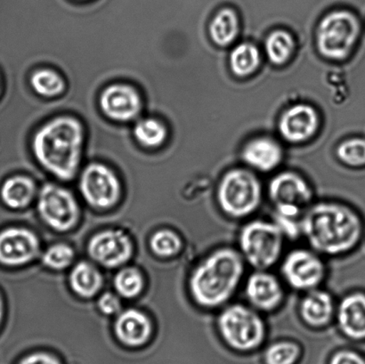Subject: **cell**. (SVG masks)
Here are the masks:
<instances>
[{
	"label": "cell",
	"mask_w": 365,
	"mask_h": 364,
	"mask_svg": "<svg viewBox=\"0 0 365 364\" xmlns=\"http://www.w3.org/2000/svg\"><path fill=\"white\" fill-rule=\"evenodd\" d=\"M362 234L359 215L336 202L311 204L302 217V236L320 255L337 256L356 247Z\"/></svg>",
	"instance_id": "6da1fadb"
},
{
	"label": "cell",
	"mask_w": 365,
	"mask_h": 364,
	"mask_svg": "<svg viewBox=\"0 0 365 364\" xmlns=\"http://www.w3.org/2000/svg\"><path fill=\"white\" fill-rule=\"evenodd\" d=\"M245 266V260L237 249L223 247L211 251L190 277L193 301L202 308H224L241 285Z\"/></svg>",
	"instance_id": "7a4b0ae2"
},
{
	"label": "cell",
	"mask_w": 365,
	"mask_h": 364,
	"mask_svg": "<svg viewBox=\"0 0 365 364\" xmlns=\"http://www.w3.org/2000/svg\"><path fill=\"white\" fill-rule=\"evenodd\" d=\"M84 128L71 116L56 118L39 128L32 148L38 162L60 180H73L80 166Z\"/></svg>",
	"instance_id": "3957f363"
},
{
	"label": "cell",
	"mask_w": 365,
	"mask_h": 364,
	"mask_svg": "<svg viewBox=\"0 0 365 364\" xmlns=\"http://www.w3.org/2000/svg\"><path fill=\"white\" fill-rule=\"evenodd\" d=\"M217 327L222 340L236 351L255 350L267 337L266 323L259 312L240 303L222 308Z\"/></svg>",
	"instance_id": "277c9868"
},
{
	"label": "cell",
	"mask_w": 365,
	"mask_h": 364,
	"mask_svg": "<svg viewBox=\"0 0 365 364\" xmlns=\"http://www.w3.org/2000/svg\"><path fill=\"white\" fill-rule=\"evenodd\" d=\"M285 236L274 221H250L240 231L239 251L255 270H269L279 262Z\"/></svg>",
	"instance_id": "5b68a950"
},
{
	"label": "cell",
	"mask_w": 365,
	"mask_h": 364,
	"mask_svg": "<svg viewBox=\"0 0 365 364\" xmlns=\"http://www.w3.org/2000/svg\"><path fill=\"white\" fill-rule=\"evenodd\" d=\"M217 202L225 215L246 219L256 213L263 202L259 178L250 171L235 169L224 175L217 189Z\"/></svg>",
	"instance_id": "8992f818"
},
{
	"label": "cell",
	"mask_w": 365,
	"mask_h": 364,
	"mask_svg": "<svg viewBox=\"0 0 365 364\" xmlns=\"http://www.w3.org/2000/svg\"><path fill=\"white\" fill-rule=\"evenodd\" d=\"M360 24L348 11H335L327 14L318 26L317 48L327 58L345 59L359 41Z\"/></svg>",
	"instance_id": "52a82bcc"
},
{
	"label": "cell",
	"mask_w": 365,
	"mask_h": 364,
	"mask_svg": "<svg viewBox=\"0 0 365 364\" xmlns=\"http://www.w3.org/2000/svg\"><path fill=\"white\" fill-rule=\"evenodd\" d=\"M268 197L274 209V216L302 219L304 212L312 204V188L299 174L282 172L270 181Z\"/></svg>",
	"instance_id": "ba28073f"
},
{
	"label": "cell",
	"mask_w": 365,
	"mask_h": 364,
	"mask_svg": "<svg viewBox=\"0 0 365 364\" xmlns=\"http://www.w3.org/2000/svg\"><path fill=\"white\" fill-rule=\"evenodd\" d=\"M281 271L289 287L304 292L319 288L327 274L323 259L312 249H292L282 260Z\"/></svg>",
	"instance_id": "9c48e42d"
},
{
	"label": "cell",
	"mask_w": 365,
	"mask_h": 364,
	"mask_svg": "<svg viewBox=\"0 0 365 364\" xmlns=\"http://www.w3.org/2000/svg\"><path fill=\"white\" fill-rule=\"evenodd\" d=\"M38 209L44 222L60 232L71 230L80 217L73 195L66 189L52 184H46L39 192Z\"/></svg>",
	"instance_id": "30bf717a"
},
{
	"label": "cell",
	"mask_w": 365,
	"mask_h": 364,
	"mask_svg": "<svg viewBox=\"0 0 365 364\" xmlns=\"http://www.w3.org/2000/svg\"><path fill=\"white\" fill-rule=\"evenodd\" d=\"M81 191L86 201L96 209H109L120 197V184L115 174L103 164L93 163L81 174Z\"/></svg>",
	"instance_id": "8fae6325"
},
{
	"label": "cell",
	"mask_w": 365,
	"mask_h": 364,
	"mask_svg": "<svg viewBox=\"0 0 365 364\" xmlns=\"http://www.w3.org/2000/svg\"><path fill=\"white\" fill-rule=\"evenodd\" d=\"M245 294L249 305L259 312H272L282 305L284 290L280 280L269 270H255L245 281Z\"/></svg>",
	"instance_id": "7c38bea8"
},
{
	"label": "cell",
	"mask_w": 365,
	"mask_h": 364,
	"mask_svg": "<svg viewBox=\"0 0 365 364\" xmlns=\"http://www.w3.org/2000/svg\"><path fill=\"white\" fill-rule=\"evenodd\" d=\"M39 251V241L32 232L24 228H9L0 233V263L23 266L31 262Z\"/></svg>",
	"instance_id": "4fadbf2b"
},
{
	"label": "cell",
	"mask_w": 365,
	"mask_h": 364,
	"mask_svg": "<svg viewBox=\"0 0 365 364\" xmlns=\"http://www.w3.org/2000/svg\"><path fill=\"white\" fill-rule=\"evenodd\" d=\"M132 249L130 238L121 231L102 232L95 235L88 244L91 258L106 267H117L126 263Z\"/></svg>",
	"instance_id": "5bb4252c"
},
{
	"label": "cell",
	"mask_w": 365,
	"mask_h": 364,
	"mask_svg": "<svg viewBox=\"0 0 365 364\" xmlns=\"http://www.w3.org/2000/svg\"><path fill=\"white\" fill-rule=\"evenodd\" d=\"M100 105L110 119L128 121L138 115L142 108L140 96L128 85H110L100 96Z\"/></svg>",
	"instance_id": "9a60e30c"
},
{
	"label": "cell",
	"mask_w": 365,
	"mask_h": 364,
	"mask_svg": "<svg viewBox=\"0 0 365 364\" xmlns=\"http://www.w3.org/2000/svg\"><path fill=\"white\" fill-rule=\"evenodd\" d=\"M318 124L319 120L313 107L298 105L286 110L279 123V130L285 140L302 142L313 137Z\"/></svg>",
	"instance_id": "2e32d148"
},
{
	"label": "cell",
	"mask_w": 365,
	"mask_h": 364,
	"mask_svg": "<svg viewBox=\"0 0 365 364\" xmlns=\"http://www.w3.org/2000/svg\"><path fill=\"white\" fill-rule=\"evenodd\" d=\"M305 293L299 302L300 318L314 329L329 326L336 313L335 301L330 292L317 288Z\"/></svg>",
	"instance_id": "e0dca14e"
},
{
	"label": "cell",
	"mask_w": 365,
	"mask_h": 364,
	"mask_svg": "<svg viewBox=\"0 0 365 364\" xmlns=\"http://www.w3.org/2000/svg\"><path fill=\"white\" fill-rule=\"evenodd\" d=\"M339 329L352 340L365 338V295L354 292L345 296L336 306Z\"/></svg>",
	"instance_id": "ac0fdd59"
},
{
	"label": "cell",
	"mask_w": 365,
	"mask_h": 364,
	"mask_svg": "<svg viewBox=\"0 0 365 364\" xmlns=\"http://www.w3.org/2000/svg\"><path fill=\"white\" fill-rule=\"evenodd\" d=\"M151 330L148 317L134 309L121 313L114 326L117 338L130 347L144 345L149 340Z\"/></svg>",
	"instance_id": "d6986e66"
},
{
	"label": "cell",
	"mask_w": 365,
	"mask_h": 364,
	"mask_svg": "<svg viewBox=\"0 0 365 364\" xmlns=\"http://www.w3.org/2000/svg\"><path fill=\"white\" fill-rule=\"evenodd\" d=\"M242 158L253 169L261 172H269L281 163L282 148L270 138H256L245 145Z\"/></svg>",
	"instance_id": "ffe728a7"
},
{
	"label": "cell",
	"mask_w": 365,
	"mask_h": 364,
	"mask_svg": "<svg viewBox=\"0 0 365 364\" xmlns=\"http://www.w3.org/2000/svg\"><path fill=\"white\" fill-rule=\"evenodd\" d=\"M35 194L34 181L26 177H14L7 180L1 188V198L12 209L25 208Z\"/></svg>",
	"instance_id": "44dd1931"
},
{
	"label": "cell",
	"mask_w": 365,
	"mask_h": 364,
	"mask_svg": "<svg viewBox=\"0 0 365 364\" xmlns=\"http://www.w3.org/2000/svg\"><path fill=\"white\" fill-rule=\"evenodd\" d=\"M71 287L82 298H91L102 286V276L98 270L88 262L74 267L70 276Z\"/></svg>",
	"instance_id": "7402d4cb"
},
{
	"label": "cell",
	"mask_w": 365,
	"mask_h": 364,
	"mask_svg": "<svg viewBox=\"0 0 365 364\" xmlns=\"http://www.w3.org/2000/svg\"><path fill=\"white\" fill-rule=\"evenodd\" d=\"M238 31V17L229 9L218 12L210 25V37L218 46L230 45L237 37Z\"/></svg>",
	"instance_id": "603a6c76"
},
{
	"label": "cell",
	"mask_w": 365,
	"mask_h": 364,
	"mask_svg": "<svg viewBox=\"0 0 365 364\" xmlns=\"http://www.w3.org/2000/svg\"><path fill=\"white\" fill-rule=\"evenodd\" d=\"M260 56L255 46L245 43L232 50L230 56L231 69L238 77H247L259 67Z\"/></svg>",
	"instance_id": "cb8c5ba5"
},
{
	"label": "cell",
	"mask_w": 365,
	"mask_h": 364,
	"mask_svg": "<svg viewBox=\"0 0 365 364\" xmlns=\"http://www.w3.org/2000/svg\"><path fill=\"white\" fill-rule=\"evenodd\" d=\"M294 50V41L291 34L284 31H275L268 36L266 52L271 63L282 66L287 62Z\"/></svg>",
	"instance_id": "d4e9b609"
},
{
	"label": "cell",
	"mask_w": 365,
	"mask_h": 364,
	"mask_svg": "<svg viewBox=\"0 0 365 364\" xmlns=\"http://www.w3.org/2000/svg\"><path fill=\"white\" fill-rule=\"evenodd\" d=\"M31 84L38 95L46 98L62 94L66 88L63 78L56 71L48 69L35 71L31 75Z\"/></svg>",
	"instance_id": "484cf974"
},
{
	"label": "cell",
	"mask_w": 365,
	"mask_h": 364,
	"mask_svg": "<svg viewBox=\"0 0 365 364\" xmlns=\"http://www.w3.org/2000/svg\"><path fill=\"white\" fill-rule=\"evenodd\" d=\"M135 137L141 145L148 147H157L163 144L167 137L166 128L159 120L145 119L135 127Z\"/></svg>",
	"instance_id": "4316f807"
},
{
	"label": "cell",
	"mask_w": 365,
	"mask_h": 364,
	"mask_svg": "<svg viewBox=\"0 0 365 364\" xmlns=\"http://www.w3.org/2000/svg\"><path fill=\"white\" fill-rule=\"evenodd\" d=\"M300 355V348L295 342H275L264 353L267 364H294Z\"/></svg>",
	"instance_id": "83f0119b"
},
{
	"label": "cell",
	"mask_w": 365,
	"mask_h": 364,
	"mask_svg": "<svg viewBox=\"0 0 365 364\" xmlns=\"http://www.w3.org/2000/svg\"><path fill=\"white\" fill-rule=\"evenodd\" d=\"M150 246L156 255L162 258H170L180 251L182 241L174 232L160 230L153 235Z\"/></svg>",
	"instance_id": "f1b7e54d"
},
{
	"label": "cell",
	"mask_w": 365,
	"mask_h": 364,
	"mask_svg": "<svg viewBox=\"0 0 365 364\" xmlns=\"http://www.w3.org/2000/svg\"><path fill=\"white\" fill-rule=\"evenodd\" d=\"M114 285L124 298H134L140 293L144 281L142 274L135 269H125L117 274Z\"/></svg>",
	"instance_id": "f546056e"
},
{
	"label": "cell",
	"mask_w": 365,
	"mask_h": 364,
	"mask_svg": "<svg viewBox=\"0 0 365 364\" xmlns=\"http://www.w3.org/2000/svg\"><path fill=\"white\" fill-rule=\"evenodd\" d=\"M339 160L346 165L362 167L365 165V139L353 138L342 142L338 148Z\"/></svg>",
	"instance_id": "4dcf8cb0"
},
{
	"label": "cell",
	"mask_w": 365,
	"mask_h": 364,
	"mask_svg": "<svg viewBox=\"0 0 365 364\" xmlns=\"http://www.w3.org/2000/svg\"><path fill=\"white\" fill-rule=\"evenodd\" d=\"M74 258L73 249L66 244H56L43 255V263L50 269L61 270L71 265Z\"/></svg>",
	"instance_id": "1f68e13d"
},
{
	"label": "cell",
	"mask_w": 365,
	"mask_h": 364,
	"mask_svg": "<svg viewBox=\"0 0 365 364\" xmlns=\"http://www.w3.org/2000/svg\"><path fill=\"white\" fill-rule=\"evenodd\" d=\"M98 308L106 315H114L120 309V302L115 295L106 293L99 298Z\"/></svg>",
	"instance_id": "d6a6232c"
},
{
	"label": "cell",
	"mask_w": 365,
	"mask_h": 364,
	"mask_svg": "<svg viewBox=\"0 0 365 364\" xmlns=\"http://www.w3.org/2000/svg\"><path fill=\"white\" fill-rule=\"evenodd\" d=\"M330 364H365V360L356 352L342 350L332 356Z\"/></svg>",
	"instance_id": "836d02e7"
},
{
	"label": "cell",
	"mask_w": 365,
	"mask_h": 364,
	"mask_svg": "<svg viewBox=\"0 0 365 364\" xmlns=\"http://www.w3.org/2000/svg\"><path fill=\"white\" fill-rule=\"evenodd\" d=\"M20 364H61L56 358L45 353H36L25 358Z\"/></svg>",
	"instance_id": "e575fe53"
},
{
	"label": "cell",
	"mask_w": 365,
	"mask_h": 364,
	"mask_svg": "<svg viewBox=\"0 0 365 364\" xmlns=\"http://www.w3.org/2000/svg\"><path fill=\"white\" fill-rule=\"evenodd\" d=\"M3 315V302L1 297H0V322H1Z\"/></svg>",
	"instance_id": "d590c367"
}]
</instances>
